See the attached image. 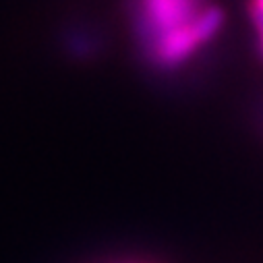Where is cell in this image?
Listing matches in <instances>:
<instances>
[{
	"label": "cell",
	"mask_w": 263,
	"mask_h": 263,
	"mask_svg": "<svg viewBox=\"0 0 263 263\" xmlns=\"http://www.w3.org/2000/svg\"><path fill=\"white\" fill-rule=\"evenodd\" d=\"M224 15L216 7H208L191 25L170 31L156 40L147 50V56L164 69H174L180 62L189 60L203 44H208L222 27Z\"/></svg>",
	"instance_id": "cell-1"
},
{
	"label": "cell",
	"mask_w": 263,
	"mask_h": 263,
	"mask_svg": "<svg viewBox=\"0 0 263 263\" xmlns=\"http://www.w3.org/2000/svg\"><path fill=\"white\" fill-rule=\"evenodd\" d=\"M257 3H261V5H263V0H257Z\"/></svg>",
	"instance_id": "cell-4"
},
{
	"label": "cell",
	"mask_w": 263,
	"mask_h": 263,
	"mask_svg": "<svg viewBox=\"0 0 263 263\" xmlns=\"http://www.w3.org/2000/svg\"><path fill=\"white\" fill-rule=\"evenodd\" d=\"M251 19H253V25L259 33V40H261V50H263V5L253 0L251 5Z\"/></svg>",
	"instance_id": "cell-3"
},
{
	"label": "cell",
	"mask_w": 263,
	"mask_h": 263,
	"mask_svg": "<svg viewBox=\"0 0 263 263\" xmlns=\"http://www.w3.org/2000/svg\"><path fill=\"white\" fill-rule=\"evenodd\" d=\"M208 7L203 0H137V31L145 48L162 35L191 25Z\"/></svg>",
	"instance_id": "cell-2"
}]
</instances>
